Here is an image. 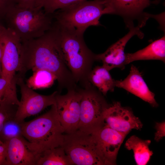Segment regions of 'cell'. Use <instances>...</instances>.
<instances>
[{"label":"cell","instance_id":"obj_2","mask_svg":"<svg viewBox=\"0 0 165 165\" xmlns=\"http://www.w3.org/2000/svg\"><path fill=\"white\" fill-rule=\"evenodd\" d=\"M60 30V46L65 63L81 88L91 85L89 77L96 61V54L87 46L83 34L75 29L57 22Z\"/></svg>","mask_w":165,"mask_h":165},{"label":"cell","instance_id":"obj_5","mask_svg":"<svg viewBox=\"0 0 165 165\" xmlns=\"http://www.w3.org/2000/svg\"><path fill=\"white\" fill-rule=\"evenodd\" d=\"M53 14L57 23L73 28L83 35L88 27L100 25L101 16L110 14V11L104 0H86L58 9Z\"/></svg>","mask_w":165,"mask_h":165},{"label":"cell","instance_id":"obj_16","mask_svg":"<svg viewBox=\"0 0 165 165\" xmlns=\"http://www.w3.org/2000/svg\"><path fill=\"white\" fill-rule=\"evenodd\" d=\"M6 142L5 165H36L38 154L29 148L23 136L13 138Z\"/></svg>","mask_w":165,"mask_h":165},{"label":"cell","instance_id":"obj_23","mask_svg":"<svg viewBox=\"0 0 165 165\" xmlns=\"http://www.w3.org/2000/svg\"><path fill=\"white\" fill-rule=\"evenodd\" d=\"M22 136L21 123L16 122L14 118L6 121L0 133V140L4 142L13 138Z\"/></svg>","mask_w":165,"mask_h":165},{"label":"cell","instance_id":"obj_21","mask_svg":"<svg viewBox=\"0 0 165 165\" xmlns=\"http://www.w3.org/2000/svg\"><path fill=\"white\" fill-rule=\"evenodd\" d=\"M33 72L26 84L34 90L49 88L57 80L56 76L48 70L39 69Z\"/></svg>","mask_w":165,"mask_h":165},{"label":"cell","instance_id":"obj_22","mask_svg":"<svg viewBox=\"0 0 165 165\" xmlns=\"http://www.w3.org/2000/svg\"><path fill=\"white\" fill-rule=\"evenodd\" d=\"M19 103L16 90L13 89L5 79L0 77V105H18Z\"/></svg>","mask_w":165,"mask_h":165},{"label":"cell","instance_id":"obj_11","mask_svg":"<svg viewBox=\"0 0 165 165\" xmlns=\"http://www.w3.org/2000/svg\"><path fill=\"white\" fill-rule=\"evenodd\" d=\"M103 125L127 134L132 129L141 130L143 126L131 110L122 106L118 101L106 108L103 113Z\"/></svg>","mask_w":165,"mask_h":165},{"label":"cell","instance_id":"obj_24","mask_svg":"<svg viewBox=\"0 0 165 165\" xmlns=\"http://www.w3.org/2000/svg\"><path fill=\"white\" fill-rule=\"evenodd\" d=\"M86 0H45L42 8L45 12L52 14L56 11Z\"/></svg>","mask_w":165,"mask_h":165},{"label":"cell","instance_id":"obj_10","mask_svg":"<svg viewBox=\"0 0 165 165\" xmlns=\"http://www.w3.org/2000/svg\"><path fill=\"white\" fill-rule=\"evenodd\" d=\"M81 87L67 90L64 95L60 93L56 97L55 105L59 120L64 133L68 134L77 130L79 121Z\"/></svg>","mask_w":165,"mask_h":165},{"label":"cell","instance_id":"obj_20","mask_svg":"<svg viewBox=\"0 0 165 165\" xmlns=\"http://www.w3.org/2000/svg\"><path fill=\"white\" fill-rule=\"evenodd\" d=\"M73 165L61 146L45 150L38 155L36 165Z\"/></svg>","mask_w":165,"mask_h":165},{"label":"cell","instance_id":"obj_3","mask_svg":"<svg viewBox=\"0 0 165 165\" xmlns=\"http://www.w3.org/2000/svg\"><path fill=\"white\" fill-rule=\"evenodd\" d=\"M22 135L28 147L38 154L61 146L64 132L58 117L55 104L47 112L21 123Z\"/></svg>","mask_w":165,"mask_h":165},{"label":"cell","instance_id":"obj_26","mask_svg":"<svg viewBox=\"0 0 165 165\" xmlns=\"http://www.w3.org/2000/svg\"><path fill=\"white\" fill-rule=\"evenodd\" d=\"M45 0H13L15 5L18 7L35 9L42 8Z\"/></svg>","mask_w":165,"mask_h":165},{"label":"cell","instance_id":"obj_27","mask_svg":"<svg viewBox=\"0 0 165 165\" xmlns=\"http://www.w3.org/2000/svg\"><path fill=\"white\" fill-rule=\"evenodd\" d=\"M15 4L13 0H0V24L9 8Z\"/></svg>","mask_w":165,"mask_h":165},{"label":"cell","instance_id":"obj_25","mask_svg":"<svg viewBox=\"0 0 165 165\" xmlns=\"http://www.w3.org/2000/svg\"><path fill=\"white\" fill-rule=\"evenodd\" d=\"M17 106L14 105H0V133L6 122L14 118Z\"/></svg>","mask_w":165,"mask_h":165},{"label":"cell","instance_id":"obj_6","mask_svg":"<svg viewBox=\"0 0 165 165\" xmlns=\"http://www.w3.org/2000/svg\"><path fill=\"white\" fill-rule=\"evenodd\" d=\"M61 146L73 165H105L93 133L77 130L64 133Z\"/></svg>","mask_w":165,"mask_h":165},{"label":"cell","instance_id":"obj_17","mask_svg":"<svg viewBox=\"0 0 165 165\" xmlns=\"http://www.w3.org/2000/svg\"><path fill=\"white\" fill-rule=\"evenodd\" d=\"M126 64L134 61L159 60L165 62V36L144 48L133 53H126Z\"/></svg>","mask_w":165,"mask_h":165},{"label":"cell","instance_id":"obj_7","mask_svg":"<svg viewBox=\"0 0 165 165\" xmlns=\"http://www.w3.org/2000/svg\"><path fill=\"white\" fill-rule=\"evenodd\" d=\"M79 121L77 130L91 133L103 125V115L109 105L102 94L91 85L81 87Z\"/></svg>","mask_w":165,"mask_h":165},{"label":"cell","instance_id":"obj_19","mask_svg":"<svg viewBox=\"0 0 165 165\" xmlns=\"http://www.w3.org/2000/svg\"><path fill=\"white\" fill-rule=\"evenodd\" d=\"M89 82L104 96L107 92L113 91L116 86V80L113 79L109 71L103 66H96L91 71L89 77Z\"/></svg>","mask_w":165,"mask_h":165},{"label":"cell","instance_id":"obj_1","mask_svg":"<svg viewBox=\"0 0 165 165\" xmlns=\"http://www.w3.org/2000/svg\"><path fill=\"white\" fill-rule=\"evenodd\" d=\"M39 69L48 70L57 77L59 90L77 88L78 86L66 65L60 46V30L54 20L51 28L38 38L22 42L19 73Z\"/></svg>","mask_w":165,"mask_h":165},{"label":"cell","instance_id":"obj_31","mask_svg":"<svg viewBox=\"0 0 165 165\" xmlns=\"http://www.w3.org/2000/svg\"><path fill=\"white\" fill-rule=\"evenodd\" d=\"M1 67L0 66V77H1Z\"/></svg>","mask_w":165,"mask_h":165},{"label":"cell","instance_id":"obj_9","mask_svg":"<svg viewBox=\"0 0 165 165\" xmlns=\"http://www.w3.org/2000/svg\"><path fill=\"white\" fill-rule=\"evenodd\" d=\"M16 84L20 87L21 94L14 117L16 122L21 123L27 117L37 114L47 107L55 104L58 91L49 95L39 94L27 85L24 78L17 75Z\"/></svg>","mask_w":165,"mask_h":165},{"label":"cell","instance_id":"obj_28","mask_svg":"<svg viewBox=\"0 0 165 165\" xmlns=\"http://www.w3.org/2000/svg\"><path fill=\"white\" fill-rule=\"evenodd\" d=\"M155 128L156 132L155 134L154 140L158 142L165 136V121L156 123Z\"/></svg>","mask_w":165,"mask_h":165},{"label":"cell","instance_id":"obj_29","mask_svg":"<svg viewBox=\"0 0 165 165\" xmlns=\"http://www.w3.org/2000/svg\"><path fill=\"white\" fill-rule=\"evenodd\" d=\"M6 150V143L0 140V165H5Z\"/></svg>","mask_w":165,"mask_h":165},{"label":"cell","instance_id":"obj_18","mask_svg":"<svg viewBox=\"0 0 165 165\" xmlns=\"http://www.w3.org/2000/svg\"><path fill=\"white\" fill-rule=\"evenodd\" d=\"M151 143L150 140H143L133 135L126 141L125 147L127 149L133 151L137 165H146L153 154L152 151L149 148Z\"/></svg>","mask_w":165,"mask_h":165},{"label":"cell","instance_id":"obj_4","mask_svg":"<svg viewBox=\"0 0 165 165\" xmlns=\"http://www.w3.org/2000/svg\"><path fill=\"white\" fill-rule=\"evenodd\" d=\"M4 20L6 27L23 42L42 36L51 28L54 18L53 13H46L42 8H22L14 4L9 9Z\"/></svg>","mask_w":165,"mask_h":165},{"label":"cell","instance_id":"obj_12","mask_svg":"<svg viewBox=\"0 0 165 165\" xmlns=\"http://www.w3.org/2000/svg\"><path fill=\"white\" fill-rule=\"evenodd\" d=\"M111 14L121 16L126 26H134V21L138 20V26L141 28L148 16L144 11L151 4L150 0H104Z\"/></svg>","mask_w":165,"mask_h":165},{"label":"cell","instance_id":"obj_14","mask_svg":"<svg viewBox=\"0 0 165 165\" xmlns=\"http://www.w3.org/2000/svg\"><path fill=\"white\" fill-rule=\"evenodd\" d=\"M139 26H132L129 28V32L111 46L104 53L96 54V60L101 61L102 66L109 71L115 68L123 69L126 64V53L124 52L126 45L133 36L137 35L139 38L144 36Z\"/></svg>","mask_w":165,"mask_h":165},{"label":"cell","instance_id":"obj_13","mask_svg":"<svg viewBox=\"0 0 165 165\" xmlns=\"http://www.w3.org/2000/svg\"><path fill=\"white\" fill-rule=\"evenodd\" d=\"M92 133L105 165L116 164L119 151L128 134L104 125Z\"/></svg>","mask_w":165,"mask_h":165},{"label":"cell","instance_id":"obj_30","mask_svg":"<svg viewBox=\"0 0 165 165\" xmlns=\"http://www.w3.org/2000/svg\"><path fill=\"white\" fill-rule=\"evenodd\" d=\"M2 49L1 44L0 42V66L1 67V61L2 57Z\"/></svg>","mask_w":165,"mask_h":165},{"label":"cell","instance_id":"obj_8","mask_svg":"<svg viewBox=\"0 0 165 165\" xmlns=\"http://www.w3.org/2000/svg\"><path fill=\"white\" fill-rule=\"evenodd\" d=\"M0 42L2 49L1 77L16 90V73L19 69L21 41L13 31L0 24Z\"/></svg>","mask_w":165,"mask_h":165},{"label":"cell","instance_id":"obj_15","mask_svg":"<svg viewBox=\"0 0 165 165\" xmlns=\"http://www.w3.org/2000/svg\"><path fill=\"white\" fill-rule=\"evenodd\" d=\"M116 86L126 90L148 103L153 107L158 106L154 94L148 88L141 73L133 65L126 78L123 80H116Z\"/></svg>","mask_w":165,"mask_h":165}]
</instances>
